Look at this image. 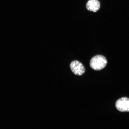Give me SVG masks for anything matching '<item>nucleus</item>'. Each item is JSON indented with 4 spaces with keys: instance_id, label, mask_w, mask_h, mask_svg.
<instances>
[{
    "instance_id": "obj_1",
    "label": "nucleus",
    "mask_w": 129,
    "mask_h": 129,
    "mask_svg": "<svg viewBox=\"0 0 129 129\" xmlns=\"http://www.w3.org/2000/svg\"><path fill=\"white\" fill-rule=\"evenodd\" d=\"M107 61L104 56L97 55L93 56L90 61L91 68L96 71H99L104 68L107 64Z\"/></svg>"
},
{
    "instance_id": "obj_4",
    "label": "nucleus",
    "mask_w": 129,
    "mask_h": 129,
    "mask_svg": "<svg viewBox=\"0 0 129 129\" xmlns=\"http://www.w3.org/2000/svg\"><path fill=\"white\" fill-rule=\"evenodd\" d=\"M86 6L88 11L95 12L99 10L100 8V3L98 0H89Z\"/></svg>"
},
{
    "instance_id": "obj_3",
    "label": "nucleus",
    "mask_w": 129,
    "mask_h": 129,
    "mask_svg": "<svg viewBox=\"0 0 129 129\" xmlns=\"http://www.w3.org/2000/svg\"><path fill=\"white\" fill-rule=\"evenodd\" d=\"M117 109L121 112H129V99L123 97L117 100L115 104Z\"/></svg>"
},
{
    "instance_id": "obj_2",
    "label": "nucleus",
    "mask_w": 129,
    "mask_h": 129,
    "mask_svg": "<svg viewBox=\"0 0 129 129\" xmlns=\"http://www.w3.org/2000/svg\"><path fill=\"white\" fill-rule=\"evenodd\" d=\"M70 66L72 72L76 75L81 76L85 73V67L83 64L78 61H72Z\"/></svg>"
}]
</instances>
